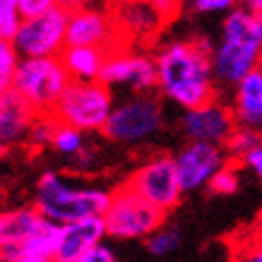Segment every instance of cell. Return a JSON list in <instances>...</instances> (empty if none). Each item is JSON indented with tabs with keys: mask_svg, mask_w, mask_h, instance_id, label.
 Listing matches in <instances>:
<instances>
[{
	"mask_svg": "<svg viewBox=\"0 0 262 262\" xmlns=\"http://www.w3.org/2000/svg\"><path fill=\"white\" fill-rule=\"evenodd\" d=\"M214 43L205 36L168 41L157 51V89L183 111L214 101L216 84L212 70Z\"/></svg>",
	"mask_w": 262,
	"mask_h": 262,
	"instance_id": "cell-1",
	"label": "cell"
},
{
	"mask_svg": "<svg viewBox=\"0 0 262 262\" xmlns=\"http://www.w3.org/2000/svg\"><path fill=\"white\" fill-rule=\"evenodd\" d=\"M262 63V15L243 8L231 10L222 22V39L212 51L214 80L222 87H236Z\"/></svg>",
	"mask_w": 262,
	"mask_h": 262,
	"instance_id": "cell-2",
	"label": "cell"
},
{
	"mask_svg": "<svg viewBox=\"0 0 262 262\" xmlns=\"http://www.w3.org/2000/svg\"><path fill=\"white\" fill-rule=\"evenodd\" d=\"M108 202L111 190L96 185H80L58 171H43L34 188V207L46 222L58 226L89 216H103Z\"/></svg>",
	"mask_w": 262,
	"mask_h": 262,
	"instance_id": "cell-3",
	"label": "cell"
},
{
	"mask_svg": "<svg viewBox=\"0 0 262 262\" xmlns=\"http://www.w3.org/2000/svg\"><path fill=\"white\" fill-rule=\"evenodd\" d=\"M70 82L60 58H19L12 92L22 96L39 116H46L56 111Z\"/></svg>",
	"mask_w": 262,
	"mask_h": 262,
	"instance_id": "cell-4",
	"label": "cell"
},
{
	"mask_svg": "<svg viewBox=\"0 0 262 262\" xmlns=\"http://www.w3.org/2000/svg\"><path fill=\"white\" fill-rule=\"evenodd\" d=\"M166 127V116L159 96L133 94L130 99L113 106V113L101 135L108 142L135 147L154 140Z\"/></svg>",
	"mask_w": 262,
	"mask_h": 262,
	"instance_id": "cell-5",
	"label": "cell"
},
{
	"mask_svg": "<svg viewBox=\"0 0 262 262\" xmlns=\"http://www.w3.org/2000/svg\"><path fill=\"white\" fill-rule=\"evenodd\" d=\"M113 92L101 82H70L60 96L56 111V120L60 125L75 127L84 135L103 133L113 113Z\"/></svg>",
	"mask_w": 262,
	"mask_h": 262,
	"instance_id": "cell-6",
	"label": "cell"
},
{
	"mask_svg": "<svg viewBox=\"0 0 262 262\" xmlns=\"http://www.w3.org/2000/svg\"><path fill=\"white\" fill-rule=\"evenodd\" d=\"M103 224L108 238L113 241H147L159 226L166 224V214L123 183L111 190V202L103 212Z\"/></svg>",
	"mask_w": 262,
	"mask_h": 262,
	"instance_id": "cell-7",
	"label": "cell"
},
{
	"mask_svg": "<svg viewBox=\"0 0 262 262\" xmlns=\"http://www.w3.org/2000/svg\"><path fill=\"white\" fill-rule=\"evenodd\" d=\"M125 185L135 190L151 207L161 209L164 214L173 212L183 200V188L178 181L176 161L171 154H154L127 176Z\"/></svg>",
	"mask_w": 262,
	"mask_h": 262,
	"instance_id": "cell-8",
	"label": "cell"
},
{
	"mask_svg": "<svg viewBox=\"0 0 262 262\" xmlns=\"http://www.w3.org/2000/svg\"><path fill=\"white\" fill-rule=\"evenodd\" d=\"M68 17L70 12L58 5L43 15L22 19L12 39L19 58H60L68 48Z\"/></svg>",
	"mask_w": 262,
	"mask_h": 262,
	"instance_id": "cell-9",
	"label": "cell"
},
{
	"mask_svg": "<svg viewBox=\"0 0 262 262\" xmlns=\"http://www.w3.org/2000/svg\"><path fill=\"white\" fill-rule=\"evenodd\" d=\"M99 82L108 89L130 87L135 94H151L157 89V63L151 56L116 48L106 56Z\"/></svg>",
	"mask_w": 262,
	"mask_h": 262,
	"instance_id": "cell-10",
	"label": "cell"
},
{
	"mask_svg": "<svg viewBox=\"0 0 262 262\" xmlns=\"http://www.w3.org/2000/svg\"><path fill=\"white\" fill-rule=\"evenodd\" d=\"M178 181L183 192H198L207 190L209 181L229 164V157L224 147L205 142H185L173 154Z\"/></svg>",
	"mask_w": 262,
	"mask_h": 262,
	"instance_id": "cell-11",
	"label": "cell"
},
{
	"mask_svg": "<svg viewBox=\"0 0 262 262\" xmlns=\"http://www.w3.org/2000/svg\"><path fill=\"white\" fill-rule=\"evenodd\" d=\"M233 130H236V118L231 113V106L219 99L205 103V106H198V108H190V111H183L181 116V133L188 142L224 147Z\"/></svg>",
	"mask_w": 262,
	"mask_h": 262,
	"instance_id": "cell-12",
	"label": "cell"
},
{
	"mask_svg": "<svg viewBox=\"0 0 262 262\" xmlns=\"http://www.w3.org/2000/svg\"><path fill=\"white\" fill-rule=\"evenodd\" d=\"M118 27L106 10L99 8H80L68 17V46H89L116 51Z\"/></svg>",
	"mask_w": 262,
	"mask_h": 262,
	"instance_id": "cell-13",
	"label": "cell"
},
{
	"mask_svg": "<svg viewBox=\"0 0 262 262\" xmlns=\"http://www.w3.org/2000/svg\"><path fill=\"white\" fill-rule=\"evenodd\" d=\"M106 238H108V233H106L103 216H89L80 222L63 224L53 262H75L77 257L89 253L92 248L101 246Z\"/></svg>",
	"mask_w": 262,
	"mask_h": 262,
	"instance_id": "cell-14",
	"label": "cell"
},
{
	"mask_svg": "<svg viewBox=\"0 0 262 262\" xmlns=\"http://www.w3.org/2000/svg\"><path fill=\"white\" fill-rule=\"evenodd\" d=\"M43 224V216L34 205L0 212V260H12L34 231Z\"/></svg>",
	"mask_w": 262,
	"mask_h": 262,
	"instance_id": "cell-15",
	"label": "cell"
},
{
	"mask_svg": "<svg viewBox=\"0 0 262 262\" xmlns=\"http://www.w3.org/2000/svg\"><path fill=\"white\" fill-rule=\"evenodd\" d=\"M39 113L19 94L10 92L0 99V142L5 147H19L27 142V135L32 130Z\"/></svg>",
	"mask_w": 262,
	"mask_h": 262,
	"instance_id": "cell-16",
	"label": "cell"
},
{
	"mask_svg": "<svg viewBox=\"0 0 262 262\" xmlns=\"http://www.w3.org/2000/svg\"><path fill=\"white\" fill-rule=\"evenodd\" d=\"M229 106L236 125L262 133V70H253L233 87Z\"/></svg>",
	"mask_w": 262,
	"mask_h": 262,
	"instance_id": "cell-17",
	"label": "cell"
},
{
	"mask_svg": "<svg viewBox=\"0 0 262 262\" xmlns=\"http://www.w3.org/2000/svg\"><path fill=\"white\" fill-rule=\"evenodd\" d=\"M106 56H108V51H103V48L68 46L60 53V60H63L72 82H99Z\"/></svg>",
	"mask_w": 262,
	"mask_h": 262,
	"instance_id": "cell-18",
	"label": "cell"
},
{
	"mask_svg": "<svg viewBox=\"0 0 262 262\" xmlns=\"http://www.w3.org/2000/svg\"><path fill=\"white\" fill-rule=\"evenodd\" d=\"M113 19H116L118 32L127 34V36H135V39L157 34V29L164 24V19L151 10V5L147 0H140V3H120V12Z\"/></svg>",
	"mask_w": 262,
	"mask_h": 262,
	"instance_id": "cell-19",
	"label": "cell"
},
{
	"mask_svg": "<svg viewBox=\"0 0 262 262\" xmlns=\"http://www.w3.org/2000/svg\"><path fill=\"white\" fill-rule=\"evenodd\" d=\"M58 236H60V226L43 219V224H41L39 229L24 241V246L19 248V255H17V257H41V260H53L56 248H58Z\"/></svg>",
	"mask_w": 262,
	"mask_h": 262,
	"instance_id": "cell-20",
	"label": "cell"
},
{
	"mask_svg": "<svg viewBox=\"0 0 262 262\" xmlns=\"http://www.w3.org/2000/svg\"><path fill=\"white\" fill-rule=\"evenodd\" d=\"M181 243H183L181 229L173 226V224H164V226H159L149 238L144 241V248L154 257H168V255H173L181 248Z\"/></svg>",
	"mask_w": 262,
	"mask_h": 262,
	"instance_id": "cell-21",
	"label": "cell"
},
{
	"mask_svg": "<svg viewBox=\"0 0 262 262\" xmlns=\"http://www.w3.org/2000/svg\"><path fill=\"white\" fill-rule=\"evenodd\" d=\"M260 142H262V133L250 130V127H238V125H236V130L231 133L229 140H226V144H224V151H226L229 161L231 159H233V161H243Z\"/></svg>",
	"mask_w": 262,
	"mask_h": 262,
	"instance_id": "cell-22",
	"label": "cell"
},
{
	"mask_svg": "<svg viewBox=\"0 0 262 262\" xmlns=\"http://www.w3.org/2000/svg\"><path fill=\"white\" fill-rule=\"evenodd\" d=\"M58 123L56 116L53 113H46V116H36L34 120L32 130H29V135H27V142L24 147H29L34 151H43V149H51V144H53V137H56V130H58Z\"/></svg>",
	"mask_w": 262,
	"mask_h": 262,
	"instance_id": "cell-23",
	"label": "cell"
},
{
	"mask_svg": "<svg viewBox=\"0 0 262 262\" xmlns=\"http://www.w3.org/2000/svg\"><path fill=\"white\" fill-rule=\"evenodd\" d=\"M84 147H87V135H84V133L75 130V127H68V125H58L53 144H51V149L56 151V154H60V157H65V159L70 161V159H75Z\"/></svg>",
	"mask_w": 262,
	"mask_h": 262,
	"instance_id": "cell-24",
	"label": "cell"
},
{
	"mask_svg": "<svg viewBox=\"0 0 262 262\" xmlns=\"http://www.w3.org/2000/svg\"><path fill=\"white\" fill-rule=\"evenodd\" d=\"M17 65H19V53L15 51L12 41L0 39V99L12 92Z\"/></svg>",
	"mask_w": 262,
	"mask_h": 262,
	"instance_id": "cell-25",
	"label": "cell"
},
{
	"mask_svg": "<svg viewBox=\"0 0 262 262\" xmlns=\"http://www.w3.org/2000/svg\"><path fill=\"white\" fill-rule=\"evenodd\" d=\"M241 188V176H238V168L233 166V164H226V166L219 171V173L209 181L207 185V190L216 195V198H226V195H233V192H238Z\"/></svg>",
	"mask_w": 262,
	"mask_h": 262,
	"instance_id": "cell-26",
	"label": "cell"
},
{
	"mask_svg": "<svg viewBox=\"0 0 262 262\" xmlns=\"http://www.w3.org/2000/svg\"><path fill=\"white\" fill-rule=\"evenodd\" d=\"M24 17L19 15V0H0V39L12 41Z\"/></svg>",
	"mask_w": 262,
	"mask_h": 262,
	"instance_id": "cell-27",
	"label": "cell"
},
{
	"mask_svg": "<svg viewBox=\"0 0 262 262\" xmlns=\"http://www.w3.org/2000/svg\"><path fill=\"white\" fill-rule=\"evenodd\" d=\"M188 3L190 10L198 15H219V12L229 15L231 10L238 8V0H188Z\"/></svg>",
	"mask_w": 262,
	"mask_h": 262,
	"instance_id": "cell-28",
	"label": "cell"
},
{
	"mask_svg": "<svg viewBox=\"0 0 262 262\" xmlns=\"http://www.w3.org/2000/svg\"><path fill=\"white\" fill-rule=\"evenodd\" d=\"M58 8V0H19V15L27 19V17H36L43 15L48 10Z\"/></svg>",
	"mask_w": 262,
	"mask_h": 262,
	"instance_id": "cell-29",
	"label": "cell"
},
{
	"mask_svg": "<svg viewBox=\"0 0 262 262\" xmlns=\"http://www.w3.org/2000/svg\"><path fill=\"white\" fill-rule=\"evenodd\" d=\"M75 262H120V260H118V255L113 253L106 243H101V246L92 248L89 253H84L82 257H77Z\"/></svg>",
	"mask_w": 262,
	"mask_h": 262,
	"instance_id": "cell-30",
	"label": "cell"
},
{
	"mask_svg": "<svg viewBox=\"0 0 262 262\" xmlns=\"http://www.w3.org/2000/svg\"><path fill=\"white\" fill-rule=\"evenodd\" d=\"M96 161H99V151L92 144H87L75 159H70V166H75L77 171H89V168L96 166Z\"/></svg>",
	"mask_w": 262,
	"mask_h": 262,
	"instance_id": "cell-31",
	"label": "cell"
},
{
	"mask_svg": "<svg viewBox=\"0 0 262 262\" xmlns=\"http://www.w3.org/2000/svg\"><path fill=\"white\" fill-rule=\"evenodd\" d=\"M151 5V10L157 12V15L164 19V22H168L171 17L178 15V10H181V3L183 0H147Z\"/></svg>",
	"mask_w": 262,
	"mask_h": 262,
	"instance_id": "cell-32",
	"label": "cell"
},
{
	"mask_svg": "<svg viewBox=\"0 0 262 262\" xmlns=\"http://www.w3.org/2000/svg\"><path fill=\"white\" fill-rule=\"evenodd\" d=\"M241 166H246L248 171H250V173H253L255 178L262 183V142L257 144V147H255L250 154H248L246 159L241 161Z\"/></svg>",
	"mask_w": 262,
	"mask_h": 262,
	"instance_id": "cell-33",
	"label": "cell"
},
{
	"mask_svg": "<svg viewBox=\"0 0 262 262\" xmlns=\"http://www.w3.org/2000/svg\"><path fill=\"white\" fill-rule=\"evenodd\" d=\"M58 5L68 12H75V10L80 8H87V0H58Z\"/></svg>",
	"mask_w": 262,
	"mask_h": 262,
	"instance_id": "cell-34",
	"label": "cell"
},
{
	"mask_svg": "<svg viewBox=\"0 0 262 262\" xmlns=\"http://www.w3.org/2000/svg\"><path fill=\"white\" fill-rule=\"evenodd\" d=\"M238 5L248 12H255V15H262V0H238Z\"/></svg>",
	"mask_w": 262,
	"mask_h": 262,
	"instance_id": "cell-35",
	"label": "cell"
},
{
	"mask_svg": "<svg viewBox=\"0 0 262 262\" xmlns=\"http://www.w3.org/2000/svg\"><path fill=\"white\" fill-rule=\"evenodd\" d=\"M243 262H262V246H260V248H255L253 253L248 255V257H246Z\"/></svg>",
	"mask_w": 262,
	"mask_h": 262,
	"instance_id": "cell-36",
	"label": "cell"
},
{
	"mask_svg": "<svg viewBox=\"0 0 262 262\" xmlns=\"http://www.w3.org/2000/svg\"><path fill=\"white\" fill-rule=\"evenodd\" d=\"M3 262H53V260H41V257H12V260H3Z\"/></svg>",
	"mask_w": 262,
	"mask_h": 262,
	"instance_id": "cell-37",
	"label": "cell"
},
{
	"mask_svg": "<svg viewBox=\"0 0 262 262\" xmlns=\"http://www.w3.org/2000/svg\"><path fill=\"white\" fill-rule=\"evenodd\" d=\"M5 157H8V147H5V144L0 142V161L5 159Z\"/></svg>",
	"mask_w": 262,
	"mask_h": 262,
	"instance_id": "cell-38",
	"label": "cell"
},
{
	"mask_svg": "<svg viewBox=\"0 0 262 262\" xmlns=\"http://www.w3.org/2000/svg\"><path fill=\"white\" fill-rule=\"evenodd\" d=\"M118 3H140V0H118Z\"/></svg>",
	"mask_w": 262,
	"mask_h": 262,
	"instance_id": "cell-39",
	"label": "cell"
},
{
	"mask_svg": "<svg viewBox=\"0 0 262 262\" xmlns=\"http://www.w3.org/2000/svg\"><path fill=\"white\" fill-rule=\"evenodd\" d=\"M260 231H262V222H260Z\"/></svg>",
	"mask_w": 262,
	"mask_h": 262,
	"instance_id": "cell-40",
	"label": "cell"
},
{
	"mask_svg": "<svg viewBox=\"0 0 262 262\" xmlns=\"http://www.w3.org/2000/svg\"><path fill=\"white\" fill-rule=\"evenodd\" d=\"M260 70H262V63H260Z\"/></svg>",
	"mask_w": 262,
	"mask_h": 262,
	"instance_id": "cell-41",
	"label": "cell"
},
{
	"mask_svg": "<svg viewBox=\"0 0 262 262\" xmlns=\"http://www.w3.org/2000/svg\"><path fill=\"white\" fill-rule=\"evenodd\" d=\"M0 262H3V260H0Z\"/></svg>",
	"mask_w": 262,
	"mask_h": 262,
	"instance_id": "cell-42",
	"label": "cell"
}]
</instances>
